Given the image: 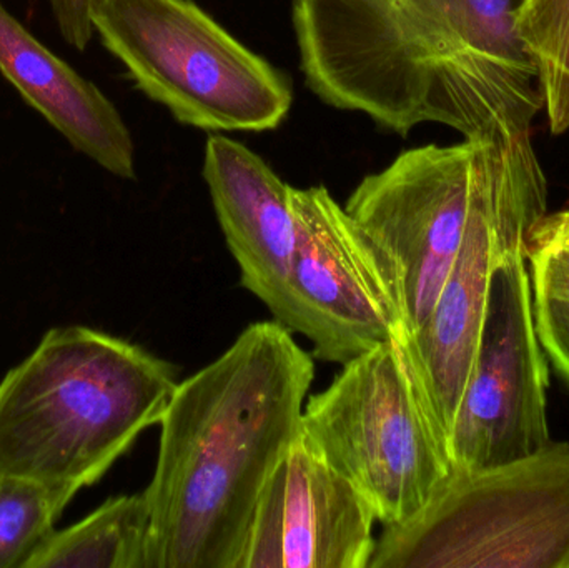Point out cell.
Returning <instances> with one entry per match:
<instances>
[{
    "mask_svg": "<svg viewBox=\"0 0 569 568\" xmlns=\"http://www.w3.org/2000/svg\"><path fill=\"white\" fill-rule=\"evenodd\" d=\"M523 0H291L301 72L318 99L407 136L531 130L543 110L521 46Z\"/></svg>",
    "mask_w": 569,
    "mask_h": 568,
    "instance_id": "6da1fadb",
    "label": "cell"
},
{
    "mask_svg": "<svg viewBox=\"0 0 569 568\" xmlns=\"http://www.w3.org/2000/svg\"><path fill=\"white\" fill-rule=\"evenodd\" d=\"M313 356L276 320L179 382L160 420L147 568H240L260 494L300 432Z\"/></svg>",
    "mask_w": 569,
    "mask_h": 568,
    "instance_id": "7a4b0ae2",
    "label": "cell"
},
{
    "mask_svg": "<svg viewBox=\"0 0 569 568\" xmlns=\"http://www.w3.org/2000/svg\"><path fill=\"white\" fill-rule=\"evenodd\" d=\"M172 363L90 327L49 330L0 382V474L77 494L159 426Z\"/></svg>",
    "mask_w": 569,
    "mask_h": 568,
    "instance_id": "3957f363",
    "label": "cell"
},
{
    "mask_svg": "<svg viewBox=\"0 0 569 568\" xmlns=\"http://www.w3.org/2000/svg\"><path fill=\"white\" fill-rule=\"evenodd\" d=\"M93 32L180 123L263 132L287 119L290 82L192 0H93Z\"/></svg>",
    "mask_w": 569,
    "mask_h": 568,
    "instance_id": "277c9868",
    "label": "cell"
},
{
    "mask_svg": "<svg viewBox=\"0 0 569 568\" xmlns=\"http://www.w3.org/2000/svg\"><path fill=\"white\" fill-rule=\"evenodd\" d=\"M368 568H569V444L453 470L417 517L385 527Z\"/></svg>",
    "mask_w": 569,
    "mask_h": 568,
    "instance_id": "5b68a950",
    "label": "cell"
},
{
    "mask_svg": "<svg viewBox=\"0 0 569 568\" xmlns=\"http://www.w3.org/2000/svg\"><path fill=\"white\" fill-rule=\"evenodd\" d=\"M300 432L385 527L417 517L453 474L447 440L400 342L341 366L330 386L305 402Z\"/></svg>",
    "mask_w": 569,
    "mask_h": 568,
    "instance_id": "8992f818",
    "label": "cell"
},
{
    "mask_svg": "<svg viewBox=\"0 0 569 568\" xmlns=\"http://www.w3.org/2000/svg\"><path fill=\"white\" fill-rule=\"evenodd\" d=\"M531 130H497L417 147L365 177L345 209L383 253L400 287L405 330L427 319L478 203Z\"/></svg>",
    "mask_w": 569,
    "mask_h": 568,
    "instance_id": "52a82bcc",
    "label": "cell"
},
{
    "mask_svg": "<svg viewBox=\"0 0 569 568\" xmlns=\"http://www.w3.org/2000/svg\"><path fill=\"white\" fill-rule=\"evenodd\" d=\"M297 240L276 322L310 340L313 359L345 363L405 342L397 277L327 187H291Z\"/></svg>",
    "mask_w": 569,
    "mask_h": 568,
    "instance_id": "ba28073f",
    "label": "cell"
},
{
    "mask_svg": "<svg viewBox=\"0 0 569 568\" xmlns=\"http://www.w3.org/2000/svg\"><path fill=\"white\" fill-rule=\"evenodd\" d=\"M547 212V176L530 139L478 203L433 309L401 343L445 440L473 362L495 270L525 249L531 227Z\"/></svg>",
    "mask_w": 569,
    "mask_h": 568,
    "instance_id": "9c48e42d",
    "label": "cell"
},
{
    "mask_svg": "<svg viewBox=\"0 0 569 568\" xmlns=\"http://www.w3.org/2000/svg\"><path fill=\"white\" fill-rule=\"evenodd\" d=\"M548 366L525 249L495 270L470 373L447 437L453 470L531 456L551 442Z\"/></svg>",
    "mask_w": 569,
    "mask_h": 568,
    "instance_id": "30bf717a",
    "label": "cell"
},
{
    "mask_svg": "<svg viewBox=\"0 0 569 568\" xmlns=\"http://www.w3.org/2000/svg\"><path fill=\"white\" fill-rule=\"evenodd\" d=\"M377 516L298 432L259 497L240 568H368Z\"/></svg>",
    "mask_w": 569,
    "mask_h": 568,
    "instance_id": "8fae6325",
    "label": "cell"
},
{
    "mask_svg": "<svg viewBox=\"0 0 569 568\" xmlns=\"http://www.w3.org/2000/svg\"><path fill=\"white\" fill-rule=\"evenodd\" d=\"M203 179L240 283L279 319L297 240L291 186L262 157L226 136L207 140Z\"/></svg>",
    "mask_w": 569,
    "mask_h": 568,
    "instance_id": "7c38bea8",
    "label": "cell"
},
{
    "mask_svg": "<svg viewBox=\"0 0 569 568\" xmlns=\"http://www.w3.org/2000/svg\"><path fill=\"white\" fill-rule=\"evenodd\" d=\"M0 72L73 149L120 179H136V147L119 110L96 83L36 39L2 0Z\"/></svg>",
    "mask_w": 569,
    "mask_h": 568,
    "instance_id": "4fadbf2b",
    "label": "cell"
},
{
    "mask_svg": "<svg viewBox=\"0 0 569 568\" xmlns=\"http://www.w3.org/2000/svg\"><path fill=\"white\" fill-rule=\"evenodd\" d=\"M146 494L107 500L80 522L53 530L26 568H147Z\"/></svg>",
    "mask_w": 569,
    "mask_h": 568,
    "instance_id": "5bb4252c",
    "label": "cell"
},
{
    "mask_svg": "<svg viewBox=\"0 0 569 568\" xmlns=\"http://www.w3.org/2000/svg\"><path fill=\"white\" fill-rule=\"evenodd\" d=\"M517 33L537 69L551 132L560 136L569 129V0H523Z\"/></svg>",
    "mask_w": 569,
    "mask_h": 568,
    "instance_id": "9a60e30c",
    "label": "cell"
},
{
    "mask_svg": "<svg viewBox=\"0 0 569 568\" xmlns=\"http://www.w3.org/2000/svg\"><path fill=\"white\" fill-rule=\"evenodd\" d=\"M76 494L0 474V568H26Z\"/></svg>",
    "mask_w": 569,
    "mask_h": 568,
    "instance_id": "2e32d148",
    "label": "cell"
},
{
    "mask_svg": "<svg viewBox=\"0 0 569 568\" xmlns=\"http://www.w3.org/2000/svg\"><path fill=\"white\" fill-rule=\"evenodd\" d=\"M535 327L547 357L569 380V252L525 240Z\"/></svg>",
    "mask_w": 569,
    "mask_h": 568,
    "instance_id": "e0dca14e",
    "label": "cell"
},
{
    "mask_svg": "<svg viewBox=\"0 0 569 568\" xmlns=\"http://www.w3.org/2000/svg\"><path fill=\"white\" fill-rule=\"evenodd\" d=\"M93 0H50L60 36L73 49L83 50L93 36Z\"/></svg>",
    "mask_w": 569,
    "mask_h": 568,
    "instance_id": "ac0fdd59",
    "label": "cell"
},
{
    "mask_svg": "<svg viewBox=\"0 0 569 568\" xmlns=\"http://www.w3.org/2000/svg\"><path fill=\"white\" fill-rule=\"evenodd\" d=\"M527 240L541 243V246L558 247V249L569 252V210L545 213L531 227Z\"/></svg>",
    "mask_w": 569,
    "mask_h": 568,
    "instance_id": "d6986e66",
    "label": "cell"
}]
</instances>
